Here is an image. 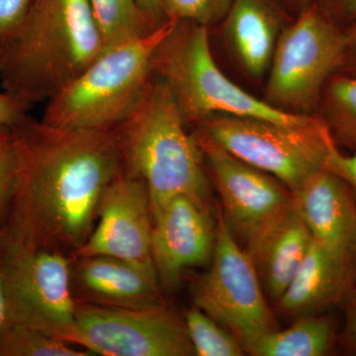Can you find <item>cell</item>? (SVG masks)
Wrapping results in <instances>:
<instances>
[{
	"mask_svg": "<svg viewBox=\"0 0 356 356\" xmlns=\"http://www.w3.org/2000/svg\"><path fill=\"white\" fill-rule=\"evenodd\" d=\"M312 243L313 236L296 200L289 214L269 233L252 257L269 301L275 304L286 291Z\"/></svg>",
	"mask_w": 356,
	"mask_h": 356,
	"instance_id": "cell-18",
	"label": "cell"
},
{
	"mask_svg": "<svg viewBox=\"0 0 356 356\" xmlns=\"http://www.w3.org/2000/svg\"><path fill=\"white\" fill-rule=\"evenodd\" d=\"M184 322L194 353L198 356L245 355L242 344L221 324L193 305L184 314Z\"/></svg>",
	"mask_w": 356,
	"mask_h": 356,
	"instance_id": "cell-23",
	"label": "cell"
},
{
	"mask_svg": "<svg viewBox=\"0 0 356 356\" xmlns=\"http://www.w3.org/2000/svg\"><path fill=\"white\" fill-rule=\"evenodd\" d=\"M152 232L146 185L123 170L103 192L95 229L72 257L106 255L154 268Z\"/></svg>",
	"mask_w": 356,
	"mask_h": 356,
	"instance_id": "cell-12",
	"label": "cell"
},
{
	"mask_svg": "<svg viewBox=\"0 0 356 356\" xmlns=\"http://www.w3.org/2000/svg\"><path fill=\"white\" fill-rule=\"evenodd\" d=\"M215 212L216 243L212 261L208 270L192 283V299L245 350L259 337L277 330V322L254 261L234 238L218 204Z\"/></svg>",
	"mask_w": 356,
	"mask_h": 356,
	"instance_id": "cell-8",
	"label": "cell"
},
{
	"mask_svg": "<svg viewBox=\"0 0 356 356\" xmlns=\"http://www.w3.org/2000/svg\"><path fill=\"white\" fill-rule=\"evenodd\" d=\"M234 0H165L166 19L192 21L209 27L225 18Z\"/></svg>",
	"mask_w": 356,
	"mask_h": 356,
	"instance_id": "cell-25",
	"label": "cell"
},
{
	"mask_svg": "<svg viewBox=\"0 0 356 356\" xmlns=\"http://www.w3.org/2000/svg\"><path fill=\"white\" fill-rule=\"evenodd\" d=\"M324 168L341 177L350 186L356 200V149L353 154H346L334 145L330 151Z\"/></svg>",
	"mask_w": 356,
	"mask_h": 356,
	"instance_id": "cell-26",
	"label": "cell"
},
{
	"mask_svg": "<svg viewBox=\"0 0 356 356\" xmlns=\"http://www.w3.org/2000/svg\"><path fill=\"white\" fill-rule=\"evenodd\" d=\"M208 177L220 197L227 226L250 257L296 203V196L277 178L243 163L194 131Z\"/></svg>",
	"mask_w": 356,
	"mask_h": 356,
	"instance_id": "cell-10",
	"label": "cell"
},
{
	"mask_svg": "<svg viewBox=\"0 0 356 356\" xmlns=\"http://www.w3.org/2000/svg\"><path fill=\"white\" fill-rule=\"evenodd\" d=\"M70 281L76 303L126 310L166 306L154 267L106 257H72Z\"/></svg>",
	"mask_w": 356,
	"mask_h": 356,
	"instance_id": "cell-14",
	"label": "cell"
},
{
	"mask_svg": "<svg viewBox=\"0 0 356 356\" xmlns=\"http://www.w3.org/2000/svg\"><path fill=\"white\" fill-rule=\"evenodd\" d=\"M72 259L62 252L20 247L6 240L0 261L7 321L74 344L77 303L70 281Z\"/></svg>",
	"mask_w": 356,
	"mask_h": 356,
	"instance_id": "cell-9",
	"label": "cell"
},
{
	"mask_svg": "<svg viewBox=\"0 0 356 356\" xmlns=\"http://www.w3.org/2000/svg\"><path fill=\"white\" fill-rule=\"evenodd\" d=\"M137 2L152 27H159L165 22V0H137Z\"/></svg>",
	"mask_w": 356,
	"mask_h": 356,
	"instance_id": "cell-32",
	"label": "cell"
},
{
	"mask_svg": "<svg viewBox=\"0 0 356 356\" xmlns=\"http://www.w3.org/2000/svg\"><path fill=\"white\" fill-rule=\"evenodd\" d=\"M355 302H356V299H355Z\"/></svg>",
	"mask_w": 356,
	"mask_h": 356,
	"instance_id": "cell-36",
	"label": "cell"
},
{
	"mask_svg": "<svg viewBox=\"0 0 356 356\" xmlns=\"http://www.w3.org/2000/svg\"><path fill=\"white\" fill-rule=\"evenodd\" d=\"M317 109L334 144L356 149V76L334 74L325 84Z\"/></svg>",
	"mask_w": 356,
	"mask_h": 356,
	"instance_id": "cell-20",
	"label": "cell"
},
{
	"mask_svg": "<svg viewBox=\"0 0 356 356\" xmlns=\"http://www.w3.org/2000/svg\"><path fill=\"white\" fill-rule=\"evenodd\" d=\"M185 126L168 86L153 74L135 106L113 128L123 170L146 185L153 219L179 195L215 208L202 152Z\"/></svg>",
	"mask_w": 356,
	"mask_h": 356,
	"instance_id": "cell-3",
	"label": "cell"
},
{
	"mask_svg": "<svg viewBox=\"0 0 356 356\" xmlns=\"http://www.w3.org/2000/svg\"><path fill=\"white\" fill-rule=\"evenodd\" d=\"M34 0H0V41L15 29Z\"/></svg>",
	"mask_w": 356,
	"mask_h": 356,
	"instance_id": "cell-27",
	"label": "cell"
},
{
	"mask_svg": "<svg viewBox=\"0 0 356 356\" xmlns=\"http://www.w3.org/2000/svg\"><path fill=\"white\" fill-rule=\"evenodd\" d=\"M153 74L168 86L186 125H198L214 115L252 117L287 125H302L315 117L280 111L236 86L213 57L208 27L192 21L177 20L159 44Z\"/></svg>",
	"mask_w": 356,
	"mask_h": 356,
	"instance_id": "cell-4",
	"label": "cell"
},
{
	"mask_svg": "<svg viewBox=\"0 0 356 356\" xmlns=\"http://www.w3.org/2000/svg\"><path fill=\"white\" fill-rule=\"evenodd\" d=\"M6 229H4V227L0 222V254H1L4 247H6Z\"/></svg>",
	"mask_w": 356,
	"mask_h": 356,
	"instance_id": "cell-34",
	"label": "cell"
},
{
	"mask_svg": "<svg viewBox=\"0 0 356 356\" xmlns=\"http://www.w3.org/2000/svg\"><path fill=\"white\" fill-rule=\"evenodd\" d=\"M104 49L88 0H34L0 41V84L30 108L60 92Z\"/></svg>",
	"mask_w": 356,
	"mask_h": 356,
	"instance_id": "cell-2",
	"label": "cell"
},
{
	"mask_svg": "<svg viewBox=\"0 0 356 356\" xmlns=\"http://www.w3.org/2000/svg\"><path fill=\"white\" fill-rule=\"evenodd\" d=\"M316 3L341 27L356 20V0H318Z\"/></svg>",
	"mask_w": 356,
	"mask_h": 356,
	"instance_id": "cell-28",
	"label": "cell"
},
{
	"mask_svg": "<svg viewBox=\"0 0 356 356\" xmlns=\"http://www.w3.org/2000/svg\"><path fill=\"white\" fill-rule=\"evenodd\" d=\"M216 212L186 195L172 198L153 219L152 259L161 287L177 286L188 269L209 266Z\"/></svg>",
	"mask_w": 356,
	"mask_h": 356,
	"instance_id": "cell-13",
	"label": "cell"
},
{
	"mask_svg": "<svg viewBox=\"0 0 356 356\" xmlns=\"http://www.w3.org/2000/svg\"><path fill=\"white\" fill-rule=\"evenodd\" d=\"M356 299V259L313 240L286 291L274 305L282 315L298 318L320 315Z\"/></svg>",
	"mask_w": 356,
	"mask_h": 356,
	"instance_id": "cell-15",
	"label": "cell"
},
{
	"mask_svg": "<svg viewBox=\"0 0 356 356\" xmlns=\"http://www.w3.org/2000/svg\"><path fill=\"white\" fill-rule=\"evenodd\" d=\"M344 51L343 28L317 3L309 4L281 32L267 72L264 102L286 113L310 115L325 84L341 70Z\"/></svg>",
	"mask_w": 356,
	"mask_h": 356,
	"instance_id": "cell-7",
	"label": "cell"
},
{
	"mask_svg": "<svg viewBox=\"0 0 356 356\" xmlns=\"http://www.w3.org/2000/svg\"><path fill=\"white\" fill-rule=\"evenodd\" d=\"M105 49L151 32L137 0H88Z\"/></svg>",
	"mask_w": 356,
	"mask_h": 356,
	"instance_id": "cell-21",
	"label": "cell"
},
{
	"mask_svg": "<svg viewBox=\"0 0 356 356\" xmlns=\"http://www.w3.org/2000/svg\"><path fill=\"white\" fill-rule=\"evenodd\" d=\"M84 348L27 325L9 322L0 330V356H91Z\"/></svg>",
	"mask_w": 356,
	"mask_h": 356,
	"instance_id": "cell-22",
	"label": "cell"
},
{
	"mask_svg": "<svg viewBox=\"0 0 356 356\" xmlns=\"http://www.w3.org/2000/svg\"><path fill=\"white\" fill-rule=\"evenodd\" d=\"M177 23L104 49L86 70L46 102L41 120L72 130H111L133 109L153 76L156 49Z\"/></svg>",
	"mask_w": 356,
	"mask_h": 356,
	"instance_id": "cell-5",
	"label": "cell"
},
{
	"mask_svg": "<svg viewBox=\"0 0 356 356\" xmlns=\"http://www.w3.org/2000/svg\"><path fill=\"white\" fill-rule=\"evenodd\" d=\"M13 129L20 172L7 242L72 257L95 229L103 192L123 172L113 129L58 128L27 115Z\"/></svg>",
	"mask_w": 356,
	"mask_h": 356,
	"instance_id": "cell-1",
	"label": "cell"
},
{
	"mask_svg": "<svg viewBox=\"0 0 356 356\" xmlns=\"http://www.w3.org/2000/svg\"><path fill=\"white\" fill-rule=\"evenodd\" d=\"M19 172V151L13 126L0 125V222L6 221Z\"/></svg>",
	"mask_w": 356,
	"mask_h": 356,
	"instance_id": "cell-24",
	"label": "cell"
},
{
	"mask_svg": "<svg viewBox=\"0 0 356 356\" xmlns=\"http://www.w3.org/2000/svg\"><path fill=\"white\" fill-rule=\"evenodd\" d=\"M7 318L8 315H7L6 287H4L3 273H2L1 261H0V330L6 324Z\"/></svg>",
	"mask_w": 356,
	"mask_h": 356,
	"instance_id": "cell-33",
	"label": "cell"
},
{
	"mask_svg": "<svg viewBox=\"0 0 356 356\" xmlns=\"http://www.w3.org/2000/svg\"><path fill=\"white\" fill-rule=\"evenodd\" d=\"M293 1L296 2V3L300 4V6H303V8L309 6V0H293Z\"/></svg>",
	"mask_w": 356,
	"mask_h": 356,
	"instance_id": "cell-35",
	"label": "cell"
},
{
	"mask_svg": "<svg viewBox=\"0 0 356 356\" xmlns=\"http://www.w3.org/2000/svg\"><path fill=\"white\" fill-rule=\"evenodd\" d=\"M194 127L232 156L277 178L294 194L324 168L336 145L318 114L302 125L214 115Z\"/></svg>",
	"mask_w": 356,
	"mask_h": 356,
	"instance_id": "cell-6",
	"label": "cell"
},
{
	"mask_svg": "<svg viewBox=\"0 0 356 356\" xmlns=\"http://www.w3.org/2000/svg\"><path fill=\"white\" fill-rule=\"evenodd\" d=\"M346 51L343 65L339 72L356 76V20L343 28Z\"/></svg>",
	"mask_w": 356,
	"mask_h": 356,
	"instance_id": "cell-31",
	"label": "cell"
},
{
	"mask_svg": "<svg viewBox=\"0 0 356 356\" xmlns=\"http://www.w3.org/2000/svg\"><path fill=\"white\" fill-rule=\"evenodd\" d=\"M295 196L313 240L356 259V200L350 186L323 168L311 175Z\"/></svg>",
	"mask_w": 356,
	"mask_h": 356,
	"instance_id": "cell-16",
	"label": "cell"
},
{
	"mask_svg": "<svg viewBox=\"0 0 356 356\" xmlns=\"http://www.w3.org/2000/svg\"><path fill=\"white\" fill-rule=\"evenodd\" d=\"M74 346L106 356H193L184 318L168 305L126 310L77 303Z\"/></svg>",
	"mask_w": 356,
	"mask_h": 356,
	"instance_id": "cell-11",
	"label": "cell"
},
{
	"mask_svg": "<svg viewBox=\"0 0 356 356\" xmlns=\"http://www.w3.org/2000/svg\"><path fill=\"white\" fill-rule=\"evenodd\" d=\"M337 341L348 353L356 355V302L346 307V318L343 332L337 337Z\"/></svg>",
	"mask_w": 356,
	"mask_h": 356,
	"instance_id": "cell-30",
	"label": "cell"
},
{
	"mask_svg": "<svg viewBox=\"0 0 356 356\" xmlns=\"http://www.w3.org/2000/svg\"><path fill=\"white\" fill-rule=\"evenodd\" d=\"M225 34L241 67L252 77L268 72L283 28L270 0H234Z\"/></svg>",
	"mask_w": 356,
	"mask_h": 356,
	"instance_id": "cell-17",
	"label": "cell"
},
{
	"mask_svg": "<svg viewBox=\"0 0 356 356\" xmlns=\"http://www.w3.org/2000/svg\"><path fill=\"white\" fill-rule=\"evenodd\" d=\"M29 107L6 91L0 92V125L13 126L26 116Z\"/></svg>",
	"mask_w": 356,
	"mask_h": 356,
	"instance_id": "cell-29",
	"label": "cell"
},
{
	"mask_svg": "<svg viewBox=\"0 0 356 356\" xmlns=\"http://www.w3.org/2000/svg\"><path fill=\"white\" fill-rule=\"evenodd\" d=\"M289 327L274 330L245 348L252 356H325L337 343V323L327 314L295 318Z\"/></svg>",
	"mask_w": 356,
	"mask_h": 356,
	"instance_id": "cell-19",
	"label": "cell"
}]
</instances>
